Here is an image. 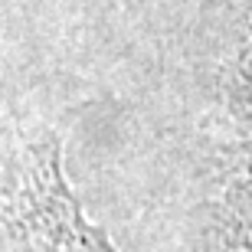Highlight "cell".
Listing matches in <instances>:
<instances>
[{
	"instance_id": "1",
	"label": "cell",
	"mask_w": 252,
	"mask_h": 252,
	"mask_svg": "<svg viewBox=\"0 0 252 252\" xmlns=\"http://www.w3.org/2000/svg\"><path fill=\"white\" fill-rule=\"evenodd\" d=\"M56 134L43 131L30 144L13 200V223L27 252H118L105 229L85 216L63 177Z\"/></svg>"
}]
</instances>
